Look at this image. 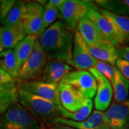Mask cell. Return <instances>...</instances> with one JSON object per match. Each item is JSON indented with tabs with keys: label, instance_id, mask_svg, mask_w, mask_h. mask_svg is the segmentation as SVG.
Wrapping results in <instances>:
<instances>
[{
	"label": "cell",
	"instance_id": "obj_1",
	"mask_svg": "<svg viewBox=\"0 0 129 129\" xmlns=\"http://www.w3.org/2000/svg\"><path fill=\"white\" fill-rule=\"evenodd\" d=\"M74 31L62 21H57L37 37L48 60H59L73 68L72 53Z\"/></svg>",
	"mask_w": 129,
	"mask_h": 129
},
{
	"label": "cell",
	"instance_id": "obj_2",
	"mask_svg": "<svg viewBox=\"0 0 129 129\" xmlns=\"http://www.w3.org/2000/svg\"><path fill=\"white\" fill-rule=\"evenodd\" d=\"M17 90V101L39 121L44 129L55 124L56 118H61L60 106L25 90Z\"/></svg>",
	"mask_w": 129,
	"mask_h": 129
},
{
	"label": "cell",
	"instance_id": "obj_3",
	"mask_svg": "<svg viewBox=\"0 0 129 129\" xmlns=\"http://www.w3.org/2000/svg\"><path fill=\"white\" fill-rule=\"evenodd\" d=\"M0 129H44L39 121L17 101L0 115Z\"/></svg>",
	"mask_w": 129,
	"mask_h": 129
},
{
	"label": "cell",
	"instance_id": "obj_4",
	"mask_svg": "<svg viewBox=\"0 0 129 129\" xmlns=\"http://www.w3.org/2000/svg\"><path fill=\"white\" fill-rule=\"evenodd\" d=\"M91 9H99L88 1L64 0L60 9V17L64 24L74 31L79 22L85 17Z\"/></svg>",
	"mask_w": 129,
	"mask_h": 129
},
{
	"label": "cell",
	"instance_id": "obj_5",
	"mask_svg": "<svg viewBox=\"0 0 129 129\" xmlns=\"http://www.w3.org/2000/svg\"><path fill=\"white\" fill-rule=\"evenodd\" d=\"M47 62L48 59L37 40L32 53L19 70L17 81L39 80Z\"/></svg>",
	"mask_w": 129,
	"mask_h": 129
},
{
	"label": "cell",
	"instance_id": "obj_6",
	"mask_svg": "<svg viewBox=\"0 0 129 129\" xmlns=\"http://www.w3.org/2000/svg\"><path fill=\"white\" fill-rule=\"evenodd\" d=\"M60 83L68 84L77 88L88 99L95 96L97 81L93 75L88 70H73Z\"/></svg>",
	"mask_w": 129,
	"mask_h": 129
},
{
	"label": "cell",
	"instance_id": "obj_7",
	"mask_svg": "<svg viewBox=\"0 0 129 129\" xmlns=\"http://www.w3.org/2000/svg\"><path fill=\"white\" fill-rule=\"evenodd\" d=\"M17 89L25 90L62 106L60 101L59 85L47 83L40 80H30L17 81Z\"/></svg>",
	"mask_w": 129,
	"mask_h": 129
},
{
	"label": "cell",
	"instance_id": "obj_8",
	"mask_svg": "<svg viewBox=\"0 0 129 129\" xmlns=\"http://www.w3.org/2000/svg\"><path fill=\"white\" fill-rule=\"evenodd\" d=\"M93 75L97 81V92L94 100V106L97 111H105L111 105L113 95V86L111 82L100 73L95 68L88 70Z\"/></svg>",
	"mask_w": 129,
	"mask_h": 129
},
{
	"label": "cell",
	"instance_id": "obj_9",
	"mask_svg": "<svg viewBox=\"0 0 129 129\" xmlns=\"http://www.w3.org/2000/svg\"><path fill=\"white\" fill-rule=\"evenodd\" d=\"M44 7L37 2H29L26 4L22 24L27 35H37L42 33L43 26Z\"/></svg>",
	"mask_w": 129,
	"mask_h": 129
},
{
	"label": "cell",
	"instance_id": "obj_10",
	"mask_svg": "<svg viewBox=\"0 0 129 129\" xmlns=\"http://www.w3.org/2000/svg\"><path fill=\"white\" fill-rule=\"evenodd\" d=\"M72 59L73 68L78 70H87L94 68L97 60L90 55L87 49V44L78 31L75 32Z\"/></svg>",
	"mask_w": 129,
	"mask_h": 129
},
{
	"label": "cell",
	"instance_id": "obj_11",
	"mask_svg": "<svg viewBox=\"0 0 129 129\" xmlns=\"http://www.w3.org/2000/svg\"><path fill=\"white\" fill-rule=\"evenodd\" d=\"M59 92L61 106L71 113L80 110L88 100L80 90L68 84L60 83Z\"/></svg>",
	"mask_w": 129,
	"mask_h": 129
},
{
	"label": "cell",
	"instance_id": "obj_12",
	"mask_svg": "<svg viewBox=\"0 0 129 129\" xmlns=\"http://www.w3.org/2000/svg\"><path fill=\"white\" fill-rule=\"evenodd\" d=\"M73 68L59 60H48L42 72L40 80L42 82L60 85L62 80L71 72Z\"/></svg>",
	"mask_w": 129,
	"mask_h": 129
},
{
	"label": "cell",
	"instance_id": "obj_13",
	"mask_svg": "<svg viewBox=\"0 0 129 129\" xmlns=\"http://www.w3.org/2000/svg\"><path fill=\"white\" fill-rule=\"evenodd\" d=\"M104 114L111 129H129V108L126 102L113 103Z\"/></svg>",
	"mask_w": 129,
	"mask_h": 129
},
{
	"label": "cell",
	"instance_id": "obj_14",
	"mask_svg": "<svg viewBox=\"0 0 129 129\" xmlns=\"http://www.w3.org/2000/svg\"><path fill=\"white\" fill-rule=\"evenodd\" d=\"M90 19L102 32L107 40L115 48L120 47L123 42L110 21L99 12V9H91L86 16Z\"/></svg>",
	"mask_w": 129,
	"mask_h": 129
},
{
	"label": "cell",
	"instance_id": "obj_15",
	"mask_svg": "<svg viewBox=\"0 0 129 129\" xmlns=\"http://www.w3.org/2000/svg\"><path fill=\"white\" fill-rule=\"evenodd\" d=\"M77 31H78L81 37L88 45H98L104 43L110 44L96 24L87 17L83 18L79 22L77 25Z\"/></svg>",
	"mask_w": 129,
	"mask_h": 129
},
{
	"label": "cell",
	"instance_id": "obj_16",
	"mask_svg": "<svg viewBox=\"0 0 129 129\" xmlns=\"http://www.w3.org/2000/svg\"><path fill=\"white\" fill-rule=\"evenodd\" d=\"M54 123L64 125L75 129H97L102 125L107 124V122L104 113L95 110L88 119L83 121L77 122L63 118H57Z\"/></svg>",
	"mask_w": 129,
	"mask_h": 129
},
{
	"label": "cell",
	"instance_id": "obj_17",
	"mask_svg": "<svg viewBox=\"0 0 129 129\" xmlns=\"http://www.w3.org/2000/svg\"><path fill=\"white\" fill-rule=\"evenodd\" d=\"M27 36L23 24L15 26L0 27V40L4 49H13Z\"/></svg>",
	"mask_w": 129,
	"mask_h": 129
},
{
	"label": "cell",
	"instance_id": "obj_18",
	"mask_svg": "<svg viewBox=\"0 0 129 129\" xmlns=\"http://www.w3.org/2000/svg\"><path fill=\"white\" fill-rule=\"evenodd\" d=\"M89 53L95 60L104 62L112 66L115 65V62L119 58L116 52V48L111 44H101L98 45H87Z\"/></svg>",
	"mask_w": 129,
	"mask_h": 129
},
{
	"label": "cell",
	"instance_id": "obj_19",
	"mask_svg": "<svg viewBox=\"0 0 129 129\" xmlns=\"http://www.w3.org/2000/svg\"><path fill=\"white\" fill-rule=\"evenodd\" d=\"M99 12L108 19L114 27L123 44L129 42V17L112 13L100 8Z\"/></svg>",
	"mask_w": 129,
	"mask_h": 129
},
{
	"label": "cell",
	"instance_id": "obj_20",
	"mask_svg": "<svg viewBox=\"0 0 129 129\" xmlns=\"http://www.w3.org/2000/svg\"><path fill=\"white\" fill-rule=\"evenodd\" d=\"M37 41V35H29L24 37L22 40L19 42L13 48L17 57L18 68L19 70L25 62V61L27 60L29 56L32 53Z\"/></svg>",
	"mask_w": 129,
	"mask_h": 129
},
{
	"label": "cell",
	"instance_id": "obj_21",
	"mask_svg": "<svg viewBox=\"0 0 129 129\" xmlns=\"http://www.w3.org/2000/svg\"><path fill=\"white\" fill-rule=\"evenodd\" d=\"M0 68L8 73L16 80H17L19 70L14 49L5 50L0 53Z\"/></svg>",
	"mask_w": 129,
	"mask_h": 129
},
{
	"label": "cell",
	"instance_id": "obj_22",
	"mask_svg": "<svg viewBox=\"0 0 129 129\" xmlns=\"http://www.w3.org/2000/svg\"><path fill=\"white\" fill-rule=\"evenodd\" d=\"M115 103H124L129 92V80L120 73L118 69L115 71V79L112 83Z\"/></svg>",
	"mask_w": 129,
	"mask_h": 129
},
{
	"label": "cell",
	"instance_id": "obj_23",
	"mask_svg": "<svg viewBox=\"0 0 129 129\" xmlns=\"http://www.w3.org/2000/svg\"><path fill=\"white\" fill-rule=\"evenodd\" d=\"M25 7L26 4L23 1H14L12 7L5 19L2 21L3 26L12 27L22 24L25 12Z\"/></svg>",
	"mask_w": 129,
	"mask_h": 129
},
{
	"label": "cell",
	"instance_id": "obj_24",
	"mask_svg": "<svg viewBox=\"0 0 129 129\" xmlns=\"http://www.w3.org/2000/svg\"><path fill=\"white\" fill-rule=\"evenodd\" d=\"M93 102L91 99H88L85 104L78 111L71 113L69 111H66L62 106H60V110L61 118L69 119V120L80 122L88 119L91 115V112L92 110Z\"/></svg>",
	"mask_w": 129,
	"mask_h": 129
},
{
	"label": "cell",
	"instance_id": "obj_25",
	"mask_svg": "<svg viewBox=\"0 0 129 129\" xmlns=\"http://www.w3.org/2000/svg\"><path fill=\"white\" fill-rule=\"evenodd\" d=\"M17 88L0 87V115L3 114L14 102L17 101Z\"/></svg>",
	"mask_w": 129,
	"mask_h": 129
},
{
	"label": "cell",
	"instance_id": "obj_26",
	"mask_svg": "<svg viewBox=\"0 0 129 129\" xmlns=\"http://www.w3.org/2000/svg\"><path fill=\"white\" fill-rule=\"evenodd\" d=\"M96 4L101 8L111 12L112 13L128 17L129 9L124 1H96Z\"/></svg>",
	"mask_w": 129,
	"mask_h": 129
},
{
	"label": "cell",
	"instance_id": "obj_27",
	"mask_svg": "<svg viewBox=\"0 0 129 129\" xmlns=\"http://www.w3.org/2000/svg\"><path fill=\"white\" fill-rule=\"evenodd\" d=\"M60 15V11L55 7L51 5L48 2L44 6V16H43V26L42 29V33L45 29L55 23V21ZM41 33V34H42ZM40 34V35H41Z\"/></svg>",
	"mask_w": 129,
	"mask_h": 129
},
{
	"label": "cell",
	"instance_id": "obj_28",
	"mask_svg": "<svg viewBox=\"0 0 129 129\" xmlns=\"http://www.w3.org/2000/svg\"><path fill=\"white\" fill-rule=\"evenodd\" d=\"M94 68L104 77H106V78L111 82V84L113 83L114 79H115V71L117 69L116 67L112 66L111 64H108L104 62L97 60Z\"/></svg>",
	"mask_w": 129,
	"mask_h": 129
},
{
	"label": "cell",
	"instance_id": "obj_29",
	"mask_svg": "<svg viewBox=\"0 0 129 129\" xmlns=\"http://www.w3.org/2000/svg\"><path fill=\"white\" fill-rule=\"evenodd\" d=\"M0 87L7 88H17V80L2 68H0Z\"/></svg>",
	"mask_w": 129,
	"mask_h": 129
},
{
	"label": "cell",
	"instance_id": "obj_30",
	"mask_svg": "<svg viewBox=\"0 0 129 129\" xmlns=\"http://www.w3.org/2000/svg\"><path fill=\"white\" fill-rule=\"evenodd\" d=\"M13 0L0 1V20L3 21L14 5Z\"/></svg>",
	"mask_w": 129,
	"mask_h": 129
},
{
	"label": "cell",
	"instance_id": "obj_31",
	"mask_svg": "<svg viewBox=\"0 0 129 129\" xmlns=\"http://www.w3.org/2000/svg\"><path fill=\"white\" fill-rule=\"evenodd\" d=\"M116 68L118 70L125 78L129 80V62L118 58L115 62Z\"/></svg>",
	"mask_w": 129,
	"mask_h": 129
},
{
	"label": "cell",
	"instance_id": "obj_32",
	"mask_svg": "<svg viewBox=\"0 0 129 129\" xmlns=\"http://www.w3.org/2000/svg\"><path fill=\"white\" fill-rule=\"evenodd\" d=\"M116 52L119 58L129 62V46L116 48Z\"/></svg>",
	"mask_w": 129,
	"mask_h": 129
},
{
	"label": "cell",
	"instance_id": "obj_33",
	"mask_svg": "<svg viewBox=\"0 0 129 129\" xmlns=\"http://www.w3.org/2000/svg\"><path fill=\"white\" fill-rule=\"evenodd\" d=\"M64 2V0H50V1H48V3H50L51 5H52L54 7H55L56 8H57L60 11V7H62V5H63Z\"/></svg>",
	"mask_w": 129,
	"mask_h": 129
},
{
	"label": "cell",
	"instance_id": "obj_34",
	"mask_svg": "<svg viewBox=\"0 0 129 129\" xmlns=\"http://www.w3.org/2000/svg\"><path fill=\"white\" fill-rule=\"evenodd\" d=\"M45 129H75L73 128H71L70 126L64 125L61 124H54L51 125L50 127H48L47 128Z\"/></svg>",
	"mask_w": 129,
	"mask_h": 129
},
{
	"label": "cell",
	"instance_id": "obj_35",
	"mask_svg": "<svg viewBox=\"0 0 129 129\" xmlns=\"http://www.w3.org/2000/svg\"><path fill=\"white\" fill-rule=\"evenodd\" d=\"M97 129H111L108 124H104L102 125L101 126H100L99 128H98Z\"/></svg>",
	"mask_w": 129,
	"mask_h": 129
},
{
	"label": "cell",
	"instance_id": "obj_36",
	"mask_svg": "<svg viewBox=\"0 0 129 129\" xmlns=\"http://www.w3.org/2000/svg\"><path fill=\"white\" fill-rule=\"evenodd\" d=\"M2 51H4V48H3V47H2V42H1V40H0V53H1Z\"/></svg>",
	"mask_w": 129,
	"mask_h": 129
},
{
	"label": "cell",
	"instance_id": "obj_37",
	"mask_svg": "<svg viewBox=\"0 0 129 129\" xmlns=\"http://www.w3.org/2000/svg\"><path fill=\"white\" fill-rule=\"evenodd\" d=\"M124 3L127 5V7H128L129 9V0H124Z\"/></svg>",
	"mask_w": 129,
	"mask_h": 129
},
{
	"label": "cell",
	"instance_id": "obj_38",
	"mask_svg": "<svg viewBox=\"0 0 129 129\" xmlns=\"http://www.w3.org/2000/svg\"><path fill=\"white\" fill-rule=\"evenodd\" d=\"M126 103H127V105H128V108H129V101H128L126 102Z\"/></svg>",
	"mask_w": 129,
	"mask_h": 129
}]
</instances>
